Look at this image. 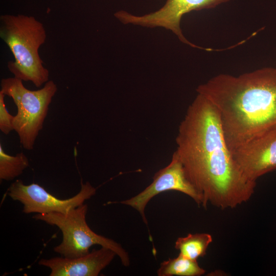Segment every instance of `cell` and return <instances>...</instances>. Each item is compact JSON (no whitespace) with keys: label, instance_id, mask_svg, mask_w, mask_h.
<instances>
[{"label":"cell","instance_id":"8fae6325","mask_svg":"<svg viewBox=\"0 0 276 276\" xmlns=\"http://www.w3.org/2000/svg\"><path fill=\"white\" fill-rule=\"evenodd\" d=\"M205 272L197 260L189 259L181 254L174 258L162 262L157 270L158 276H200Z\"/></svg>","mask_w":276,"mask_h":276},{"label":"cell","instance_id":"6da1fadb","mask_svg":"<svg viewBox=\"0 0 276 276\" xmlns=\"http://www.w3.org/2000/svg\"><path fill=\"white\" fill-rule=\"evenodd\" d=\"M175 151L186 175L201 196L202 206L234 209L252 196L256 181L248 178L226 142L218 110L198 94L181 122Z\"/></svg>","mask_w":276,"mask_h":276},{"label":"cell","instance_id":"30bf717a","mask_svg":"<svg viewBox=\"0 0 276 276\" xmlns=\"http://www.w3.org/2000/svg\"><path fill=\"white\" fill-rule=\"evenodd\" d=\"M116 256L111 249L101 247L76 258L41 259L38 264L50 269V276H98Z\"/></svg>","mask_w":276,"mask_h":276},{"label":"cell","instance_id":"52a82bcc","mask_svg":"<svg viewBox=\"0 0 276 276\" xmlns=\"http://www.w3.org/2000/svg\"><path fill=\"white\" fill-rule=\"evenodd\" d=\"M97 189L89 182H81L80 191L68 199H60L51 194L36 183L25 185L21 180H16L9 187L7 194L13 200L23 205L26 214L67 213L84 204L95 195Z\"/></svg>","mask_w":276,"mask_h":276},{"label":"cell","instance_id":"3957f363","mask_svg":"<svg viewBox=\"0 0 276 276\" xmlns=\"http://www.w3.org/2000/svg\"><path fill=\"white\" fill-rule=\"evenodd\" d=\"M0 37L13 55L14 60L7 67L14 77L31 82L36 87L49 80V71L39 53L47 39L42 23L33 16L1 15Z\"/></svg>","mask_w":276,"mask_h":276},{"label":"cell","instance_id":"7a4b0ae2","mask_svg":"<svg viewBox=\"0 0 276 276\" xmlns=\"http://www.w3.org/2000/svg\"><path fill=\"white\" fill-rule=\"evenodd\" d=\"M196 90L218 110L231 152L276 128V68L264 67L238 76L220 74Z\"/></svg>","mask_w":276,"mask_h":276},{"label":"cell","instance_id":"5bb4252c","mask_svg":"<svg viewBox=\"0 0 276 276\" xmlns=\"http://www.w3.org/2000/svg\"><path fill=\"white\" fill-rule=\"evenodd\" d=\"M5 95L0 91V130L5 134L14 130V116L8 111L4 101Z\"/></svg>","mask_w":276,"mask_h":276},{"label":"cell","instance_id":"5b68a950","mask_svg":"<svg viewBox=\"0 0 276 276\" xmlns=\"http://www.w3.org/2000/svg\"><path fill=\"white\" fill-rule=\"evenodd\" d=\"M87 204H83L67 213L36 214L33 218L51 225L56 226L61 231L62 240L54 250L66 258H76L89 251L91 246L99 245L114 251L123 266L130 265L129 255L122 245L115 241L94 232L86 220Z\"/></svg>","mask_w":276,"mask_h":276},{"label":"cell","instance_id":"9c48e42d","mask_svg":"<svg viewBox=\"0 0 276 276\" xmlns=\"http://www.w3.org/2000/svg\"><path fill=\"white\" fill-rule=\"evenodd\" d=\"M232 153L244 174L256 181L276 170V128L252 139Z\"/></svg>","mask_w":276,"mask_h":276},{"label":"cell","instance_id":"4fadbf2b","mask_svg":"<svg viewBox=\"0 0 276 276\" xmlns=\"http://www.w3.org/2000/svg\"><path fill=\"white\" fill-rule=\"evenodd\" d=\"M27 156L20 152L13 156L6 153L0 144V179L11 180L20 175L29 167Z\"/></svg>","mask_w":276,"mask_h":276},{"label":"cell","instance_id":"8992f818","mask_svg":"<svg viewBox=\"0 0 276 276\" xmlns=\"http://www.w3.org/2000/svg\"><path fill=\"white\" fill-rule=\"evenodd\" d=\"M232 0H166L159 9L142 15H136L125 10H119L114 14L122 24H131L143 27L163 28L170 30L183 43L193 48L206 50L189 41L183 35L180 28V20L186 14L193 11L211 9Z\"/></svg>","mask_w":276,"mask_h":276},{"label":"cell","instance_id":"ba28073f","mask_svg":"<svg viewBox=\"0 0 276 276\" xmlns=\"http://www.w3.org/2000/svg\"><path fill=\"white\" fill-rule=\"evenodd\" d=\"M170 190L184 193L190 197L199 206H202L201 196L187 177L183 165L175 152L173 154L170 163L155 173L151 184L136 195L118 203L136 210L147 225L145 211L148 203L157 194Z\"/></svg>","mask_w":276,"mask_h":276},{"label":"cell","instance_id":"7c38bea8","mask_svg":"<svg viewBox=\"0 0 276 276\" xmlns=\"http://www.w3.org/2000/svg\"><path fill=\"white\" fill-rule=\"evenodd\" d=\"M213 238L208 233L189 234L187 236L177 238L175 248L179 254L192 260H197L206 255Z\"/></svg>","mask_w":276,"mask_h":276},{"label":"cell","instance_id":"277c9868","mask_svg":"<svg viewBox=\"0 0 276 276\" xmlns=\"http://www.w3.org/2000/svg\"><path fill=\"white\" fill-rule=\"evenodd\" d=\"M22 81L14 77L3 78L0 91L11 98L16 105L17 112L14 118V130L23 148L32 150L43 128L57 86L53 80H49L42 88L31 90L24 86Z\"/></svg>","mask_w":276,"mask_h":276}]
</instances>
